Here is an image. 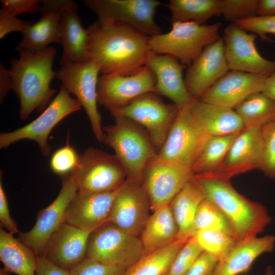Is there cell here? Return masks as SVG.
<instances>
[{"instance_id": "6da1fadb", "label": "cell", "mask_w": 275, "mask_h": 275, "mask_svg": "<svg viewBox=\"0 0 275 275\" xmlns=\"http://www.w3.org/2000/svg\"><path fill=\"white\" fill-rule=\"evenodd\" d=\"M89 60L102 75L132 74L145 65L149 37L130 27L97 20L88 29Z\"/></svg>"}, {"instance_id": "7a4b0ae2", "label": "cell", "mask_w": 275, "mask_h": 275, "mask_svg": "<svg viewBox=\"0 0 275 275\" xmlns=\"http://www.w3.org/2000/svg\"><path fill=\"white\" fill-rule=\"evenodd\" d=\"M194 180L227 217L237 242L257 236L271 218L261 203L249 200L233 187L230 179L214 174L194 175Z\"/></svg>"}, {"instance_id": "3957f363", "label": "cell", "mask_w": 275, "mask_h": 275, "mask_svg": "<svg viewBox=\"0 0 275 275\" xmlns=\"http://www.w3.org/2000/svg\"><path fill=\"white\" fill-rule=\"evenodd\" d=\"M56 52L52 47L35 52L22 51L19 59L11 60L12 90L19 99V117L23 121L35 110L45 109L52 101L56 90L50 85L57 74L52 70Z\"/></svg>"}, {"instance_id": "277c9868", "label": "cell", "mask_w": 275, "mask_h": 275, "mask_svg": "<svg viewBox=\"0 0 275 275\" xmlns=\"http://www.w3.org/2000/svg\"><path fill=\"white\" fill-rule=\"evenodd\" d=\"M113 125L103 127V141L115 152L128 179L142 182L145 169L157 153L148 133L127 118L115 117Z\"/></svg>"}, {"instance_id": "5b68a950", "label": "cell", "mask_w": 275, "mask_h": 275, "mask_svg": "<svg viewBox=\"0 0 275 275\" xmlns=\"http://www.w3.org/2000/svg\"><path fill=\"white\" fill-rule=\"evenodd\" d=\"M171 31L150 37L149 47L156 54H169L189 67L209 44L221 37V23L201 24L195 22H172Z\"/></svg>"}, {"instance_id": "8992f818", "label": "cell", "mask_w": 275, "mask_h": 275, "mask_svg": "<svg viewBox=\"0 0 275 275\" xmlns=\"http://www.w3.org/2000/svg\"><path fill=\"white\" fill-rule=\"evenodd\" d=\"M144 254L140 237L123 231L108 221L91 232L86 258L127 269Z\"/></svg>"}, {"instance_id": "52a82bcc", "label": "cell", "mask_w": 275, "mask_h": 275, "mask_svg": "<svg viewBox=\"0 0 275 275\" xmlns=\"http://www.w3.org/2000/svg\"><path fill=\"white\" fill-rule=\"evenodd\" d=\"M70 173L77 191L82 193L116 190L127 178L124 169L115 155L92 147L79 155L78 164Z\"/></svg>"}, {"instance_id": "ba28073f", "label": "cell", "mask_w": 275, "mask_h": 275, "mask_svg": "<svg viewBox=\"0 0 275 275\" xmlns=\"http://www.w3.org/2000/svg\"><path fill=\"white\" fill-rule=\"evenodd\" d=\"M109 111L114 117H124L143 126L155 147L160 150L179 108L174 103H164L157 93L151 92L139 96L122 107Z\"/></svg>"}, {"instance_id": "9c48e42d", "label": "cell", "mask_w": 275, "mask_h": 275, "mask_svg": "<svg viewBox=\"0 0 275 275\" xmlns=\"http://www.w3.org/2000/svg\"><path fill=\"white\" fill-rule=\"evenodd\" d=\"M81 108L76 98L72 97L70 93L61 86L59 93L36 119L13 131L0 134V148H7L20 140H30L38 144L43 156H48L51 151L48 138L52 129L62 120Z\"/></svg>"}, {"instance_id": "30bf717a", "label": "cell", "mask_w": 275, "mask_h": 275, "mask_svg": "<svg viewBox=\"0 0 275 275\" xmlns=\"http://www.w3.org/2000/svg\"><path fill=\"white\" fill-rule=\"evenodd\" d=\"M210 136L187 105L179 109L157 156L191 168Z\"/></svg>"}, {"instance_id": "8fae6325", "label": "cell", "mask_w": 275, "mask_h": 275, "mask_svg": "<svg viewBox=\"0 0 275 275\" xmlns=\"http://www.w3.org/2000/svg\"><path fill=\"white\" fill-rule=\"evenodd\" d=\"M98 21L124 25L152 37L161 34L154 15L161 3L156 0H86Z\"/></svg>"}, {"instance_id": "7c38bea8", "label": "cell", "mask_w": 275, "mask_h": 275, "mask_svg": "<svg viewBox=\"0 0 275 275\" xmlns=\"http://www.w3.org/2000/svg\"><path fill=\"white\" fill-rule=\"evenodd\" d=\"M56 77L62 86L74 95L85 109L97 141H103L101 117L97 107V85L100 69L93 61L61 65Z\"/></svg>"}, {"instance_id": "4fadbf2b", "label": "cell", "mask_w": 275, "mask_h": 275, "mask_svg": "<svg viewBox=\"0 0 275 275\" xmlns=\"http://www.w3.org/2000/svg\"><path fill=\"white\" fill-rule=\"evenodd\" d=\"M194 176L191 168L157 155L147 165L142 180L149 198L151 210L170 204Z\"/></svg>"}, {"instance_id": "5bb4252c", "label": "cell", "mask_w": 275, "mask_h": 275, "mask_svg": "<svg viewBox=\"0 0 275 275\" xmlns=\"http://www.w3.org/2000/svg\"><path fill=\"white\" fill-rule=\"evenodd\" d=\"M61 177L62 187L57 198L38 212L36 222L29 231L18 235V239L38 256L43 254L51 236L65 223L68 207L78 191L71 173Z\"/></svg>"}, {"instance_id": "9a60e30c", "label": "cell", "mask_w": 275, "mask_h": 275, "mask_svg": "<svg viewBox=\"0 0 275 275\" xmlns=\"http://www.w3.org/2000/svg\"><path fill=\"white\" fill-rule=\"evenodd\" d=\"M156 79L145 65L129 74H104L99 77L97 101L109 111L122 107L139 96L155 92Z\"/></svg>"}, {"instance_id": "2e32d148", "label": "cell", "mask_w": 275, "mask_h": 275, "mask_svg": "<svg viewBox=\"0 0 275 275\" xmlns=\"http://www.w3.org/2000/svg\"><path fill=\"white\" fill-rule=\"evenodd\" d=\"M257 36L234 23L225 28L223 38L229 70L269 76L275 72V61L265 59L257 50Z\"/></svg>"}, {"instance_id": "e0dca14e", "label": "cell", "mask_w": 275, "mask_h": 275, "mask_svg": "<svg viewBox=\"0 0 275 275\" xmlns=\"http://www.w3.org/2000/svg\"><path fill=\"white\" fill-rule=\"evenodd\" d=\"M151 204L142 182L127 179L113 204L109 221L123 231L139 236L149 217Z\"/></svg>"}, {"instance_id": "ac0fdd59", "label": "cell", "mask_w": 275, "mask_h": 275, "mask_svg": "<svg viewBox=\"0 0 275 275\" xmlns=\"http://www.w3.org/2000/svg\"><path fill=\"white\" fill-rule=\"evenodd\" d=\"M269 75L229 70L200 98L229 108H235L251 95L262 92Z\"/></svg>"}, {"instance_id": "d6986e66", "label": "cell", "mask_w": 275, "mask_h": 275, "mask_svg": "<svg viewBox=\"0 0 275 275\" xmlns=\"http://www.w3.org/2000/svg\"><path fill=\"white\" fill-rule=\"evenodd\" d=\"M263 153L262 128L244 127L233 142L219 170L214 174L230 179L254 169L260 170Z\"/></svg>"}, {"instance_id": "ffe728a7", "label": "cell", "mask_w": 275, "mask_h": 275, "mask_svg": "<svg viewBox=\"0 0 275 275\" xmlns=\"http://www.w3.org/2000/svg\"><path fill=\"white\" fill-rule=\"evenodd\" d=\"M229 71L224 39L221 37L207 46L188 67L184 78L188 92L194 99H200Z\"/></svg>"}, {"instance_id": "44dd1931", "label": "cell", "mask_w": 275, "mask_h": 275, "mask_svg": "<svg viewBox=\"0 0 275 275\" xmlns=\"http://www.w3.org/2000/svg\"><path fill=\"white\" fill-rule=\"evenodd\" d=\"M145 66L155 76L154 90L158 95L171 99L179 109L190 104L195 100L188 92L183 77L186 66L176 58L150 51Z\"/></svg>"}, {"instance_id": "7402d4cb", "label": "cell", "mask_w": 275, "mask_h": 275, "mask_svg": "<svg viewBox=\"0 0 275 275\" xmlns=\"http://www.w3.org/2000/svg\"><path fill=\"white\" fill-rule=\"evenodd\" d=\"M121 187L101 193L77 191L68 207L65 223L92 231L108 222L115 199Z\"/></svg>"}, {"instance_id": "603a6c76", "label": "cell", "mask_w": 275, "mask_h": 275, "mask_svg": "<svg viewBox=\"0 0 275 275\" xmlns=\"http://www.w3.org/2000/svg\"><path fill=\"white\" fill-rule=\"evenodd\" d=\"M91 232L64 223L51 236L42 255L55 265L71 270L86 258Z\"/></svg>"}, {"instance_id": "cb8c5ba5", "label": "cell", "mask_w": 275, "mask_h": 275, "mask_svg": "<svg viewBox=\"0 0 275 275\" xmlns=\"http://www.w3.org/2000/svg\"><path fill=\"white\" fill-rule=\"evenodd\" d=\"M69 0L42 1V16L22 33V39L16 46L22 51L38 52L47 48L50 43H60V22L63 12Z\"/></svg>"}, {"instance_id": "d4e9b609", "label": "cell", "mask_w": 275, "mask_h": 275, "mask_svg": "<svg viewBox=\"0 0 275 275\" xmlns=\"http://www.w3.org/2000/svg\"><path fill=\"white\" fill-rule=\"evenodd\" d=\"M78 5L69 0L60 22V40L63 51L60 64L80 63L89 60V33L84 29L77 13Z\"/></svg>"}, {"instance_id": "484cf974", "label": "cell", "mask_w": 275, "mask_h": 275, "mask_svg": "<svg viewBox=\"0 0 275 275\" xmlns=\"http://www.w3.org/2000/svg\"><path fill=\"white\" fill-rule=\"evenodd\" d=\"M275 236H255L237 242L229 254L218 262L212 275H239L246 273L256 259L273 251Z\"/></svg>"}, {"instance_id": "4316f807", "label": "cell", "mask_w": 275, "mask_h": 275, "mask_svg": "<svg viewBox=\"0 0 275 275\" xmlns=\"http://www.w3.org/2000/svg\"><path fill=\"white\" fill-rule=\"evenodd\" d=\"M190 109L211 136L236 134L244 128L241 118L233 109L198 99H195L190 104Z\"/></svg>"}, {"instance_id": "83f0119b", "label": "cell", "mask_w": 275, "mask_h": 275, "mask_svg": "<svg viewBox=\"0 0 275 275\" xmlns=\"http://www.w3.org/2000/svg\"><path fill=\"white\" fill-rule=\"evenodd\" d=\"M153 212L140 235L144 255L164 248L178 238V228L170 204Z\"/></svg>"}, {"instance_id": "f1b7e54d", "label": "cell", "mask_w": 275, "mask_h": 275, "mask_svg": "<svg viewBox=\"0 0 275 275\" xmlns=\"http://www.w3.org/2000/svg\"><path fill=\"white\" fill-rule=\"evenodd\" d=\"M13 235L0 228V260L3 268L17 275H36L39 256Z\"/></svg>"}, {"instance_id": "f546056e", "label": "cell", "mask_w": 275, "mask_h": 275, "mask_svg": "<svg viewBox=\"0 0 275 275\" xmlns=\"http://www.w3.org/2000/svg\"><path fill=\"white\" fill-rule=\"evenodd\" d=\"M205 198L203 191L193 178L171 202L172 212L178 228V238L188 239L195 235V216Z\"/></svg>"}, {"instance_id": "4dcf8cb0", "label": "cell", "mask_w": 275, "mask_h": 275, "mask_svg": "<svg viewBox=\"0 0 275 275\" xmlns=\"http://www.w3.org/2000/svg\"><path fill=\"white\" fill-rule=\"evenodd\" d=\"M189 238H177L166 247L144 255L124 275H168L177 254Z\"/></svg>"}, {"instance_id": "1f68e13d", "label": "cell", "mask_w": 275, "mask_h": 275, "mask_svg": "<svg viewBox=\"0 0 275 275\" xmlns=\"http://www.w3.org/2000/svg\"><path fill=\"white\" fill-rule=\"evenodd\" d=\"M221 0H170L167 7L172 22H195L204 24L212 17L221 14Z\"/></svg>"}, {"instance_id": "d6a6232c", "label": "cell", "mask_w": 275, "mask_h": 275, "mask_svg": "<svg viewBox=\"0 0 275 275\" xmlns=\"http://www.w3.org/2000/svg\"><path fill=\"white\" fill-rule=\"evenodd\" d=\"M235 109L244 127L262 128L275 121V100L262 92L251 95Z\"/></svg>"}, {"instance_id": "836d02e7", "label": "cell", "mask_w": 275, "mask_h": 275, "mask_svg": "<svg viewBox=\"0 0 275 275\" xmlns=\"http://www.w3.org/2000/svg\"><path fill=\"white\" fill-rule=\"evenodd\" d=\"M239 133L210 136L191 167L194 175L217 173Z\"/></svg>"}, {"instance_id": "e575fe53", "label": "cell", "mask_w": 275, "mask_h": 275, "mask_svg": "<svg viewBox=\"0 0 275 275\" xmlns=\"http://www.w3.org/2000/svg\"><path fill=\"white\" fill-rule=\"evenodd\" d=\"M194 229L195 234L202 230H213L225 233L234 238L232 227L227 217L214 203L206 198L198 207Z\"/></svg>"}, {"instance_id": "d590c367", "label": "cell", "mask_w": 275, "mask_h": 275, "mask_svg": "<svg viewBox=\"0 0 275 275\" xmlns=\"http://www.w3.org/2000/svg\"><path fill=\"white\" fill-rule=\"evenodd\" d=\"M194 236L203 252L218 261L223 259L237 242L232 236L217 231L200 230Z\"/></svg>"}, {"instance_id": "8d00e7d4", "label": "cell", "mask_w": 275, "mask_h": 275, "mask_svg": "<svg viewBox=\"0 0 275 275\" xmlns=\"http://www.w3.org/2000/svg\"><path fill=\"white\" fill-rule=\"evenodd\" d=\"M221 1V14L232 23L257 16L258 0Z\"/></svg>"}, {"instance_id": "74e56055", "label": "cell", "mask_w": 275, "mask_h": 275, "mask_svg": "<svg viewBox=\"0 0 275 275\" xmlns=\"http://www.w3.org/2000/svg\"><path fill=\"white\" fill-rule=\"evenodd\" d=\"M202 252L194 236L191 237L177 254L168 275H185Z\"/></svg>"}, {"instance_id": "f35d334b", "label": "cell", "mask_w": 275, "mask_h": 275, "mask_svg": "<svg viewBox=\"0 0 275 275\" xmlns=\"http://www.w3.org/2000/svg\"><path fill=\"white\" fill-rule=\"evenodd\" d=\"M68 140L65 146L56 150L50 160V167L55 174L63 176L72 172L78 164L79 155L69 145Z\"/></svg>"}, {"instance_id": "ab89813d", "label": "cell", "mask_w": 275, "mask_h": 275, "mask_svg": "<svg viewBox=\"0 0 275 275\" xmlns=\"http://www.w3.org/2000/svg\"><path fill=\"white\" fill-rule=\"evenodd\" d=\"M263 153L260 170L267 177L275 179V121L262 128Z\"/></svg>"}, {"instance_id": "60d3db41", "label": "cell", "mask_w": 275, "mask_h": 275, "mask_svg": "<svg viewBox=\"0 0 275 275\" xmlns=\"http://www.w3.org/2000/svg\"><path fill=\"white\" fill-rule=\"evenodd\" d=\"M126 270L86 258L70 271L72 275H124Z\"/></svg>"}, {"instance_id": "b9f144b4", "label": "cell", "mask_w": 275, "mask_h": 275, "mask_svg": "<svg viewBox=\"0 0 275 275\" xmlns=\"http://www.w3.org/2000/svg\"><path fill=\"white\" fill-rule=\"evenodd\" d=\"M234 23L246 32H251L256 34L263 41H273L267 34H275V16H255L236 21Z\"/></svg>"}, {"instance_id": "7bdbcfd3", "label": "cell", "mask_w": 275, "mask_h": 275, "mask_svg": "<svg viewBox=\"0 0 275 275\" xmlns=\"http://www.w3.org/2000/svg\"><path fill=\"white\" fill-rule=\"evenodd\" d=\"M39 0H1L2 10L14 16L23 13L35 14L41 11Z\"/></svg>"}, {"instance_id": "ee69618b", "label": "cell", "mask_w": 275, "mask_h": 275, "mask_svg": "<svg viewBox=\"0 0 275 275\" xmlns=\"http://www.w3.org/2000/svg\"><path fill=\"white\" fill-rule=\"evenodd\" d=\"M33 23L19 19L2 9L0 10V39L13 32L21 33Z\"/></svg>"}, {"instance_id": "f6af8a7d", "label": "cell", "mask_w": 275, "mask_h": 275, "mask_svg": "<svg viewBox=\"0 0 275 275\" xmlns=\"http://www.w3.org/2000/svg\"><path fill=\"white\" fill-rule=\"evenodd\" d=\"M218 260L202 252L185 275H212Z\"/></svg>"}, {"instance_id": "bcb514c9", "label": "cell", "mask_w": 275, "mask_h": 275, "mask_svg": "<svg viewBox=\"0 0 275 275\" xmlns=\"http://www.w3.org/2000/svg\"><path fill=\"white\" fill-rule=\"evenodd\" d=\"M2 172L0 178V224L1 227L5 228L8 232L14 234L19 233L17 224L12 218L8 206L7 196L2 182Z\"/></svg>"}, {"instance_id": "7dc6e473", "label": "cell", "mask_w": 275, "mask_h": 275, "mask_svg": "<svg viewBox=\"0 0 275 275\" xmlns=\"http://www.w3.org/2000/svg\"><path fill=\"white\" fill-rule=\"evenodd\" d=\"M36 275H72V274L70 270L55 265L43 255H41L38 258Z\"/></svg>"}, {"instance_id": "c3c4849f", "label": "cell", "mask_w": 275, "mask_h": 275, "mask_svg": "<svg viewBox=\"0 0 275 275\" xmlns=\"http://www.w3.org/2000/svg\"><path fill=\"white\" fill-rule=\"evenodd\" d=\"M12 89L9 70L1 63L0 66V100L2 102L8 92Z\"/></svg>"}, {"instance_id": "681fc988", "label": "cell", "mask_w": 275, "mask_h": 275, "mask_svg": "<svg viewBox=\"0 0 275 275\" xmlns=\"http://www.w3.org/2000/svg\"><path fill=\"white\" fill-rule=\"evenodd\" d=\"M275 16V0H259L257 16L269 17Z\"/></svg>"}, {"instance_id": "f907efd6", "label": "cell", "mask_w": 275, "mask_h": 275, "mask_svg": "<svg viewBox=\"0 0 275 275\" xmlns=\"http://www.w3.org/2000/svg\"><path fill=\"white\" fill-rule=\"evenodd\" d=\"M262 93L275 100V72L267 78Z\"/></svg>"}, {"instance_id": "816d5d0a", "label": "cell", "mask_w": 275, "mask_h": 275, "mask_svg": "<svg viewBox=\"0 0 275 275\" xmlns=\"http://www.w3.org/2000/svg\"><path fill=\"white\" fill-rule=\"evenodd\" d=\"M239 275H248L246 273H243ZM265 275H274L273 272L272 267L270 266H268L266 268Z\"/></svg>"}, {"instance_id": "f5cc1de1", "label": "cell", "mask_w": 275, "mask_h": 275, "mask_svg": "<svg viewBox=\"0 0 275 275\" xmlns=\"http://www.w3.org/2000/svg\"><path fill=\"white\" fill-rule=\"evenodd\" d=\"M0 275H11V274L9 272L6 270L4 268H1Z\"/></svg>"}]
</instances>
